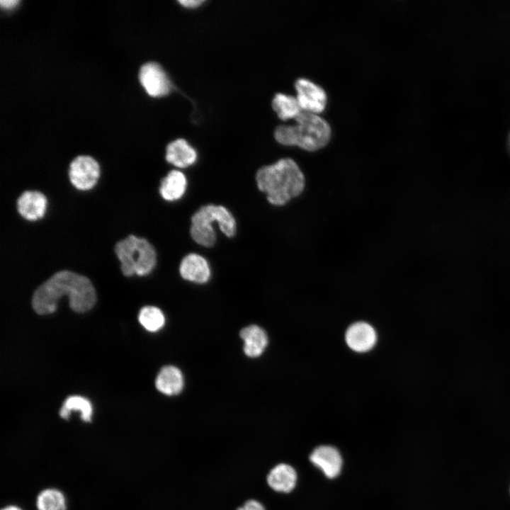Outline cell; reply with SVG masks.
I'll return each mask as SVG.
<instances>
[{
  "mask_svg": "<svg viewBox=\"0 0 510 510\" xmlns=\"http://www.w3.org/2000/svg\"><path fill=\"white\" fill-rule=\"evenodd\" d=\"M67 296L69 307L76 312L91 309L96 301L95 288L86 276L75 272L62 270L52 274L34 292L32 306L38 314L54 312L59 300Z\"/></svg>",
  "mask_w": 510,
  "mask_h": 510,
  "instance_id": "cell-1",
  "label": "cell"
},
{
  "mask_svg": "<svg viewBox=\"0 0 510 510\" xmlns=\"http://www.w3.org/2000/svg\"><path fill=\"white\" fill-rule=\"evenodd\" d=\"M258 189L266 194L268 202L283 207L299 198L307 188V177L292 158L284 157L259 168L255 176Z\"/></svg>",
  "mask_w": 510,
  "mask_h": 510,
  "instance_id": "cell-2",
  "label": "cell"
},
{
  "mask_svg": "<svg viewBox=\"0 0 510 510\" xmlns=\"http://www.w3.org/2000/svg\"><path fill=\"white\" fill-rule=\"evenodd\" d=\"M295 119V125H281L275 130L274 137L279 144L307 152L318 151L328 144L332 129L325 119L303 110Z\"/></svg>",
  "mask_w": 510,
  "mask_h": 510,
  "instance_id": "cell-3",
  "label": "cell"
},
{
  "mask_svg": "<svg viewBox=\"0 0 510 510\" xmlns=\"http://www.w3.org/2000/svg\"><path fill=\"white\" fill-rule=\"evenodd\" d=\"M227 237L237 232V222L232 213L221 205L207 204L200 207L191 217L190 235L193 240L203 247H211L217 236L212 223Z\"/></svg>",
  "mask_w": 510,
  "mask_h": 510,
  "instance_id": "cell-4",
  "label": "cell"
},
{
  "mask_svg": "<svg viewBox=\"0 0 510 510\" xmlns=\"http://www.w3.org/2000/svg\"><path fill=\"white\" fill-rule=\"evenodd\" d=\"M114 251L120 262L121 272L125 276H146L157 265L156 250L144 238L129 234L115 244Z\"/></svg>",
  "mask_w": 510,
  "mask_h": 510,
  "instance_id": "cell-5",
  "label": "cell"
},
{
  "mask_svg": "<svg viewBox=\"0 0 510 510\" xmlns=\"http://www.w3.org/2000/svg\"><path fill=\"white\" fill-rule=\"evenodd\" d=\"M68 174L74 187L79 191H88L96 184L100 176V166L93 157L80 155L70 162Z\"/></svg>",
  "mask_w": 510,
  "mask_h": 510,
  "instance_id": "cell-6",
  "label": "cell"
},
{
  "mask_svg": "<svg viewBox=\"0 0 510 510\" xmlns=\"http://www.w3.org/2000/svg\"><path fill=\"white\" fill-rule=\"evenodd\" d=\"M295 87L296 98L303 111L317 114L324 110L327 95L322 87L305 78L297 79Z\"/></svg>",
  "mask_w": 510,
  "mask_h": 510,
  "instance_id": "cell-7",
  "label": "cell"
},
{
  "mask_svg": "<svg viewBox=\"0 0 510 510\" xmlns=\"http://www.w3.org/2000/svg\"><path fill=\"white\" fill-rule=\"evenodd\" d=\"M141 84L152 96H162L171 90V82L163 69L157 63L150 62L144 64L139 72Z\"/></svg>",
  "mask_w": 510,
  "mask_h": 510,
  "instance_id": "cell-8",
  "label": "cell"
},
{
  "mask_svg": "<svg viewBox=\"0 0 510 510\" xmlns=\"http://www.w3.org/2000/svg\"><path fill=\"white\" fill-rule=\"evenodd\" d=\"M178 271L183 279L198 284L207 283L211 276L208 261L204 256L196 253H190L182 259Z\"/></svg>",
  "mask_w": 510,
  "mask_h": 510,
  "instance_id": "cell-9",
  "label": "cell"
},
{
  "mask_svg": "<svg viewBox=\"0 0 510 510\" xmlns=\"http://www.w3.org/2000/svg\"><path fill=\"white\" fill-rule=\"evenodd\" d=\"M310 460L330 479L337 477L342 467V458L339 452L330 446L316 448L310 454Z\"/></svg>",
  "mask_w": 510,
  "mask_h": 510,
  "instance_id": "cell-10",
  "label": "cell"
},
{
  "mask_svg": "<svg viewBox=\"0 0 510 510\" xmlns=\"http://www.w3.org/2000/svg\"><path fill=\"white\" fill-rule=\"evenodd\" d=\"M16 207L18 212L24 219L37 220L45 215L47 198L38 191H25L17 198Z\"/></svg>",
  "mask_w": 510,
  "mask_h": 510,
  "instance_id": "cell-11",
  "label": "cell"
},
{
  "mask_svg": "<svg viewBox=\"0 0 510 510\" xmlns=\"http://www.w3.org/2000/svg\"><path fill=\"white\" fill-rule=\"evenodd\" d=\"M376 333L370 324L356 322L351 325L346 332L348 346L357 352H365L371 349L376 341Z\"/></svg>",
  "mask_w": 510,
  "mask_h": 510,
  "instance_id": "cell-12",
  "label": "cell"
},
{
  "mask_svg": "<svg viewBox=\"0 0 510 510\" xmlns=\"http://www.w3.org/2000/svg\"><path fill=\"white\" fill-rule=\"evenodd\" d=\"M166 162L178 169H186L194 164L198 159L196 150L184 139H176L166 146Z\"/></svg>",
  "mask_w": 510,
  "mask_h": 510,
  "instance_id": "cell-13",
  "label": "cell"
},
{
  "mask_svg": "<svg viewBox=\"0 0 510 510\" xmlns=\"http://www.w3.org/2000/svg\"><path fill=\"white\" fill-rule=\"evenodd\" d=\"M187 186L186 175L178 169H173L161 180L159 192L164 200L174 202L183 196Z\"/></svg>",
  "mask_w": 510,
  "mask_h": 510,
  "instance_id": "cell-14",
  "label": "cell"
},
{
  "mask_svg": "<svg viewBox=\"0 0 510 510\" xmlns=\"http://www.w3.org/2000/svg\"><path fill=\"white\" fill-rule=\"evenodd\" d=\"M240 336L244 341V353L251 358L260 356L268 344L265 331L257 325H249L243 328Z\"/></svg>",
  "mask_w": 510,
  "mask_h": 510,
  "instance_id": "cell-15",
  "label": "cell"
},
{
  "mask_svg": "<svg viewBox=\"0 0 510 510\" xmlns=\"http://www.w3.org/2000/svg\"><path fill=\"white\" fill-rule=\"evenodd\" d=\"M155 386L160 392L166 395H178L183 387L181 371L173 366L163 367L157 376Z\"/></svg>",
  "mask_w": 510,
  "mask_h": 510,
  "instance_id": "cell-16",
  "label": "cell"
},
{
  "mask_svg": "<svg viewBox=\"0 0 510 510\" xmlns=\"http://www.w3.org/2000/svg\"><path fill=\"white\" fill-rule=\"evenodd\" d=\"M296 481L297 474L295 469L284 463L275 466L267 476V482L270 487L280 492L288 493L292 491Z\"/></svg>",
  "mask_w": 510,
  "mask_h": 510,
  "instance_id": "cell-17",
  "label": "cell"
},
{
  "mask_svg": "<svg viewBox=\"0 0 510 510\" xmlns=\"http://www.w3.org/2000/svg\"><path fill=\"white\" fill-rule=\"evenodd\" d=\"M272 107L282 120L295 119L302 111L296 97L283 93L274 96Z\"/></svg>",
  "mask_w": 510,
  "mask_h": 510,
  "instance_id": "cell-18",
  "label": "cell"
},
{
  "mask_svg": "<svg viewBox=\"0 0 510 510\" xmlns=\"http://www.w3.org/2000/svg\"><path fill=\"white\" fill-rule=\"evenodd\" d=\"M72 411H79L83 421H91L92 406L87 399L81 396L67 397L60 410V415L62 418L68 419Z\"/></svg>",
  "mask_w": 510,
  "mask_h": 510,
  "instance_id": "cell-19",
  "label": "cell"
},
{
  "mask_svg": "<svg viewBox=\"0 0 510 510\" xmlns=\"http://www.w3.org/2000/svg\"><path fill=\"white\" fill-rule=\"evenodd\" d=\"M138 319L142 326L151 332L159 331L165 323V317L162 311L154 306L142 307L139 313Z\"/></svg>",
  "mask_w": 510,
  "mask_h": 510,
  "instance_id": "cell-20",
  "label": "cell"
},
{
  "mask_svg": "<svg viewBox=\"0 0 510 510\" xmlns=\"http://www.w3.org/2000/svg\"><path fill=\"white\" fill-rule=\"evenodd\" d=\"M37 507L38 510H65V499L60 491L47 489L38 495Z\"/></svg>",
  "mask_w": 510,
  "mask_h": 510,
  "instance_id": "cell-21",
  "label": "cell"
},
{
  "mask_svg": "<svg viewBox=\"0 0 510 510\" xmlns=\"http://www.w3.org/2000/svg\"><path fill=\"white\" fill-rule=\"evenodd\" d=\"M237 510H265V508L259 502L250 499L246 502L242 506L238 508Z\"/></svg>",
  "mask_w": 510,
  "mask_h": 510,
  "instance_id": "cell-22",
  "label": "cell"
},
{
  "mask_svg": "<svg viewBox=\"0 0 510 510\" xmlns=\"http://www.w3.org/2000/svg\"><path fill=\"white\" fill-rule=\"evenodd\" d=\"M181 5L186 8H196L205 2L203 0H180L178 1Z\"/></svg>",
  "mask_w": 510,
  "mask_h": 510,
  "instance_id": "cell-23",
  "label": "cell"
},
{
  "mask_svg": "<svg viewBox=\"0 0 510 510\" xmlns=\"http://www.w3.org/2000/svg\"><path fill=\"white\" fill-rule=\"evenodd\" d=\"M17 2L18 1L16 0H1L0 1V4L3 7L11 8V7L15 6V4H16Z\"/></svg>",
  "mask_w": 510,
  "mask_h": 510,
  "instance_id": "cell-24",
  "label": "cell"
},
{
  "mask_svg": "<svg viewBox=\"0 0 510 510\" xmlns=\"http://www.w3.org/2000/svg\"><path fill=\"white\" fill-rule=\"evenodd\" d=\"M2 510H21V509H20L19 508L14 506H10Z\"/></svg>",
  "mask_w": 510,
  "mask_h": 510,
  "instance_id": "cell-25",
  "label": "cell"
},
{
  "mask_svg": "<svg viewBox=\"0 0 510 510\" xmlns=\"http://www.w3.org/2000/svg\"><path fill=\"white\" fill-rule=\"evenodd\" d=\"M507 147H508V149H509V153H510V132H509L508 137H507Z\"/></svg>",
  "mask_w": 510,
  "mask_h": 510,
  "instance_id": "cell-26",
  "label": "cell"
}]
</instances>
